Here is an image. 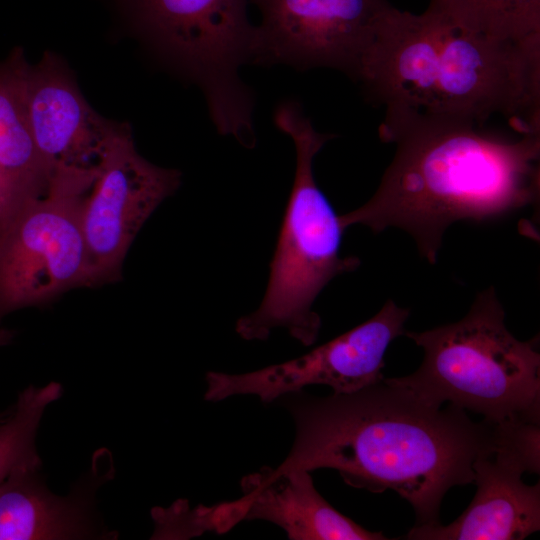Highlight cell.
Instances as JSON below:
<instances>
[{
  "instance_id": "2",
  "label": "cell",
  "mask_w": 540,
  "mask_h": 540,
  "mask_svg": "<svg viewBox=\"0 0 540 540\" xmlns=\"http://www.w3.org/2000/svg\"><path fill=\"white\" fill-rule=\"evenodd\" d=\"M356 82L384 108L382 142L420 125L480 128L494 116L520 135L540 134V49L469 31L430 5L388 9Z\"/></svg>"
},
{
  "instance_id": "11",
  "label": "cell",
  "mask_w": 540,
  "mask_h": 540,
  "mask_svg": "<svg viewBox=\"0 0 540 540\" xmlns=\"http://www.w3.org/2000/svg\"><path fill=\"white\" fill-rule=\"evenodd\" d=\"M26 100L34 141L52 175L57 169L98 170L114 138L128 126L99 115L51 52L29 64Z\"/></svg>"
},
{
  "instance_id": "9",
  "label": "cell",
  "mask_w": 540,
  "mask_h": 540,
  "mask_svg": "<svg viewBox=\"0 0 540 540\" xmlns=\"http://www.w3.org/2000/svg\"><path fill=\"white\" fill-rule=\"evenodd\" d=\"M409 310L387 300L369 320L312 349L310 352L255 371L206 374L207 401L254 395L272 402L309 385H326L347 394L384 379V357L391 342L405 333Z\"/></svg>"
},
{
  "instance_id": "18",
  "label": "cell",
  "mask_w": 540,
  "mask_h": 540,
  "mask_svg": "<svg viewBox=\"0 0 540 540\" xmlns=\"http://www.w3.org/2000/svg\"><path fill=\"white\" fill-rule=\"evenodd\" d=\"M487 421V420H486ZM490 425L486 452L520 468L524 473L540 471V420L511 417Z\"/></svg>"
},
{
  "instance_id": "20",
  "label": "cell",
  "mask_w": 540,
  "mask_h": 540,
  "mask_svg": "<svg viewBox=\"0 0 540 540\" xmlns=\"http://www.w3.org/2000/svg\"><path fill=\"white\" fill-rule=\"evenodd\" d=\"M13 335L14 334L11 330L0 326V346L9 344L13 338Z\"/></svg>"
},
{
  "instance_id": "6",
  "label": "cell",
  "mask_w": 540,
  "mask_h": 540,
  "mask_svg": "<svg viewBox=\"0 0 540 540\" xmlns=\"http://www.w3.org/2000/svg\"><path fill=\"white\" fill-rule=\"evenodd\" d=\"M154 46L202 90L217 131L252 148L253 95L239 69L254 63L251 0H129Z\"/></svg>"
},
{
  "instance_id": "15",
  "label": "cell",
  "mask_w": 540,
  "mask_h": 540,
  "mask_svg": "<svg viewBox=\"0 0 540 540\" xmlns=\"http://www.w3.org/2000/svg\"><path fill=\"white\" fill-rule=\"evenodd\" d=\"M28 66L20 48L0 62V169L18 208L44 195L52 178L30 128L26 100Z\"/></svg>"
},
{
  "instance_id": "14",
  "label": "cell",
  "mask_w": 540,
  "mask_h": 540,
  "mask_svg": "<svg viewBox=\"0 0 540 540\" xmlns=\"http://www.w3.org/2000/svg\"><path fill=\"white\" fill-rule=\"evenodd\" d=\"M39 469H22L0 488V540H66L99 536L93 518L92 485L69 496L52 493Z\"/></svg>"
},
{
  "instance_id": "12",
  "label": "cell",
  "mask_w": 540,
  "mask_h": 540,
  "mask_svg": "<svg viewBox=\"0 0 540 540\" xmlns=\"http://www.w3.org/2000/svg\"><path fill=\"white\" fill-rule=\"evenodd\" d=\"M242 496L215 504L219 529L227 532L242 520H265L291 540H386L332 507L316 490L310 472H278L263 467L241 480Z\"/></svg>"
},
{
  "instance_id": "1",
  "label": "cell",
  "mask_w": 540,
  "mask_h": 540,
  "mask_svg": "<svg viewBox=\"0 0 540 540\" xmlns=\"http://www.w3.org/2000/svg\"><path fill=\"white\" fill-rule=\"evenodd\" d=\"M287 396L295 439L274 469L330 468L354 488L394 490L413 507L415 526L440 523L446 492L474 482L473 463L488 449L486 420L426 402L392 378L347 394Z\"/></svg>"
},
{
  "instance_id": "17",
  "label": "cell",
  "mask_w": 540,
  "mask_h": 540,
  "mask_svg": "<svg viewBox=\"0 0 540 540\" xmlns=\"http://www.w3.org/2000/svg\"><path fill=\"white\" fill-rule=\"evenodd\" d=\"M62 387L50 382L23 390L12 413L0 423V488L15 472L40 469L37 430L46 407L61 397Z\"/></svg>"
},
{
  "instance_id": "19",
  "label": "cell",
  "mask_w": 540,
  "mask_h": 540,
  "mask_svg": "<svg viewBox=\"0 0 540 540\" xmlns=\"http://www.w3.org/2000/svg\"><path fill=\"white\" fill-rule=\"evenodd\" d=\"M18 209L8 182L0 169V226Z\"/></svg>"
},
{
  "instance_id": "5",
  "label": "cell",
  "mask_w": 540,
  "mask_h": 540,
  "mask_svg": "<svg viewBox=\"0 0 540 540\" xmlns=\"http://www.w3.org/2000/svg\"><path fill=\"white\" fill-rule=\"evenodd\" d=\"M404 334L423 349V361L414 373L392 379L422 400L490 422L540 420L538 337L520 341L509 332L493 286L477 294L461 320Z\"/></svg>"
},
{
  "instance_id": "16",
  "label": "cell",
  "mask_w": 540,
  "mask_h": 540,
  "mask_svg": "<svg viewBox=\"0 0 540 540\" xmlns=\"http://www.w3.org/2000/svg\"><path fill=\"white\" fill-rule=\"evenodd\" d=\"M429 5L474 33L540 49V0H430Z\"/></svg>"
},
{
  "instance_id": "8",
  "label": "cell",
  "mask_w": 540,
  "mask_h": 540,
  "mask_svg": "<svg viewBox=\"0 0 540 540\" xmlns=\"http://www.w3.org/2000/svg\"><path fill=\"white\" fill-rule=\"evenodd\" d=\"M260 14L254 63L331 68L356 81L388 0H251Z\"/></svg>"
},
{
  "instance_id": "13",
  "label": "cell",
  "mask_w": 540,
  "mask_h": 540,
  "mask_svg": "<svg viewBox=\"0 0 540 540\" xmlns=\"http://www.w3.org/2000/svg\"><path fill=\"white\" fill-rule=\"evenodd\" d=\"M476 494L449 525L414 526L405 539L521 540L540 529V483L525 484L512 463L484 452L473 463Z\"/></svg>"
},
{
  "instance_id": "7",
  "label": "cell",
  "mask_w": 540,
  "mask_h": 540,
  "mask_svg": "<svg viewBox=\"0 0 540 540\" xmlns=\"http://www.w3.org/2000/svg\"><path fill=\"white\" fill-rule=\"evenodd\" d=\"M98 170L57 169L46 193L0 226V320L88 287L82 211Z\"/></svg>"
},
{
  "instance_id": "10",
  "label": "cell",
  "mask_w": 540,
  "mask_h": 540,
  "mask_svg": "<svg viewBox=\"0 0 540 540\" xmlns=\"http://www.w3.org/2000/svg\"><path fill=\"white\" fill-rule=\"evenodd\" d=\"M180 183V171L155 165L137 152L129 126L114 138L82 211L88 287L121 277L138 232Z\"/></svg>"
},
{
  "instance_id": "4",
  "label": "cell",
  "mask_w": 540,
  "mask_h": 540,
  "mask_svg": "<svg viewBox=\"0 0 540 540\" xmlns=\"http://www.w3.org/2000/svg\"><path fill=\"white\" fill-rule=\"evenodd\" d=\"M273 119L294 144V180L264 297L255 311L237 320L235 329L251 341L266 340L274 329L283 328L310 346L321 328L313 310L316 298L333 278L356 270L361 261L340 256L345 229L314 177V158L335 135L316 130L296 101L279 104Z\"/></svg>"
},
{
  "instance_id": "3",
  "label": "cell",
  "mask_w": 540,
  "mask_h": 540,
  "mask_svg": "<svg viewBox=\"0 0 540 540\" xmlns=\"http://www.w3.org/2000/svg\"><path fill=\"white\" fill-rule=\"evenodd\" d=\"M467 124H428L390 135L396 145L372 197L339 215L342 227L406 231L420 255L437 261L448 227L539 207L540 134L503 140Z\"/></svg>"
},
{
  "instance_id": "21",
  "label": "cell",
  "mask_w": 540,
  "mask_h": 540,
  "mask_svg": "<svg viewBox=\"0 0 540 540\" xmlns=\"http://www.w3.org/2000/svg\"><path fill=\"white\" fill-rule=\"evenodd\" d=\"M4 419H5V418H4L2 415H0V423H1Z\"/></svg>"
}]
</instances>
